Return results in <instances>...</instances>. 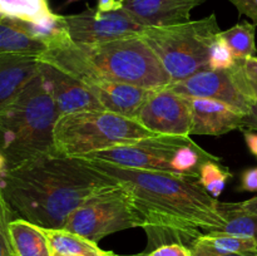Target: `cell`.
I'll return each mask as SVG.
<instances>
[{"label": "cell", "instance_id": "obj_1", "mask_svg": "<svg viewBox=\"0 0 257 256\" xmlns=\"http://www.w3.org/2000/svg\"><path fill=\"white\" fill-rule=\"evenodd\" d=\"M84 160L130 191L148 238L145 252L171 242L191 247L200 236L225 227L226 218L218 208L220 201L206 192L198 178Z\"/></svg>", "mask_w": 257, "mask_h": 256}, {"label": "cell", "instance_id": "obj_2", "mask_svg": "<svg viewBox=\"0 0 257 256\" xmlns=\"http://www.w3.org/2000/svg\"><path fill=\"white\" fill-rule=\"evenodd\" d=\"M0 185L23 218L44 228H63L87 198L119 182L84 158L50 155L8 170Z\"/></svg>", "mask_w": 257, "mask_h": 256}, {"label": "cell", "instance_id": "obj_3", "mask_svg": "<svg viewBox=\"0 0 257 256\" xmlns=\"http://www.w3.org/2000/svg\"><path fill=\"white\" fill-rule=\"evenodd\" d=\"M77 79L102 78L148 89L172 83L161 60L140 35L99 44H77L72 39L50 45L39 58Z\"/></svg>", "mask_w": 257, "mask_h": 256}, {"label": "cell", "instance_id": "obj_4", "mask_svg": "<svg viewBox=\"0 0 257 256\" xmlns=\"http://www.w3.org/2000/svg\"><path fill=\"white\" fill-rule=\"evenodd\" d=\"M59 112L38 73L23 92L0 110V153L7 171L57 155L54 127Z\"/></svg>", "mask_w": 257, "mask_h": 256}, {"label": "cell", "instance_id": "obj_5", "mask_svg": "<svg viewBox=\"0 0 257 256\" xmlns=\"http://www.w3.org/2000/svg\"><path fill=\"white\" fill-rule=\"evenodd\" d=\"M155 136L132 118L108 110H82L58 118L54 148L57 155L83 157Z\"/></svg>", "mask_w": 257, "mask_h": 256}, {"label": "cell", "instance_id": "obj_6", "mask_svg": "<svg viewBox=\"0 0 257 256\" xmlns=\"http://www.w3.org/2000/svg\"><path fill=\"white\" fill-rule=\"evenodd\" d=\"M222 30L215 14L166 27H147L140 35L155 52L172 83L208 69L210 47Z\"/></svg>", "mask_w": 257, "mask_h": 256}, {"label": "cell", "instance_id": "obj_7", "mask_svg": "<svg viewBox=\"0 0 257 256\" xmlns=\"http://www.w3.org/2000/svg\"><path fill=\"white\" fill-rule=\"evenodd\" d=\"M143 227L130 191L122 183L90 196L69 215L64 230L98 242L110 233Z\"/></svg>", "mask_w": 257, "mask_h": 256}, {"label": "cell", "instance_id": "obj_8", "mask_svg": "<svg viewBox=\"0 0 257 256\" xmlns=\"http://www.w3.org/2000/svg\"><path fill=\"white\" fill-rule=\"evenodd\" d=\"M245 60H236L227 69H206L182 82L171 83L173 90L190 98H210L248 114L256 104L245 73Z\"/></svg>", "mask_w": 257, "mask_h": 256}, {"label": "cell", "instance_id": "obj_9", "mask_svg": "<svg viewBox=\"0 0 257 256\" xmlns=\"http://www.w3.org/2000/svg\"><path fill=\"white\" fill-rule=\"evenodd\" d=\"M190 136L158 135L131 145L117 146L100 152L89 153L82 158L102 161L131 170L176 173L175 158L178 151L192 143Z\"/></svg>", "mask_w": 257, "mask_h": 256}, {"label": "cell", "instance_id": "obj_10", "mask_svg": "<svg viewBox=\"0 0 257 256\" xmlns=\"http://www.w3.org/2000/svg\"><path fill=\"white\" fill-rule=\"evenodd\" d=\"M63 22L70 39L84 45L141 35L147 28L123 8L112 12L87 9L79 14L63 15Z\"/></svg>", "mask_w": 257, "mask_h": 256}, {"label": "cell", "instance_id": "obj_11", "mask_svg": "<svg viewBox=\"0 0 257 256\" xmlns=\"http://www.w3.org/2000/svg\"><path fill=\"white\" fill-rule=\"evenodd\" d=\"M137 122L155 135L191 136V98L170 85L153 92L141 108Z\"/></svg>", "mask_w": 257, "mask_h": 256}, {"label": "cell", "instance_id": "obj_12", "mask_svg": "<svg viewBox=\"0 0 257 256\" xmlns=\"http://www.w3.org/2000/svg\"><path fill=\"white\" fill-rule=\"evenodd\" d=\"M39 74L59 115L82 110H103L84 83L64 70L39 59Z\"/></svg>", "mask_w": 257, "mask_h": 256}, {"label": "cell", "instance_id": "obj_13", "mask_svg": "<svg viewBox=\"0 0 257 256\" xmlns=\"http://www.w3.org/2000/svg\"><path fill=\"white\" fill-rule=\"evenodd\" d=\"M80 82L84 83L85 87L97 98L103 110L132 119H137L141 108L156 90L95 77L83 78Z\"/></svg>", "mask_w": 257, "mask_h": 256}, {"label": "cell", "instance_id": "obj_14", "mask_svg": "<svg viewBox=\"0 0 257 256\" xmlns=\"http://www.w3.org/2000/svg\"><path fill=\"white\" fill-rule=\"evenodd\" d=\"M122 8L145 27L190 22L191 12L206 0H120Z\"/></svg>", "mask_w": 257, "mask_h": 256}, {"label": "cell", "instance_id": "obj_15", "mask_svg": "<svg viewBox=\"0 0 257 256\" xmlns=\"http://www.w3.org/2000/svg\"><path fill=\"white\" fill-rule=\"evenodd\" d=\"M191 136H221L243 130L245 114L230 105L210 98H191Z\"/></svg>", "mask_w": 257, "mask_h": 256}, {"label": "cell", "instance_id": "obj_16", "mask_svg": "<svg viewBox=\"0 0 257 256\" xmlns=\"http://www.w3.org/2000/svg\"><path fill=\"white\" fill-rule=\"evenodd\" d=\"M39 73V58L10 57L0 59V110L15 99Z\"/></svg>", "mask_w": 257, "mask_h": 256}, {"label": "cell", "instance_id": "obj_17", "mask_svg": "<svg viewBox=\"0 0 257 256\" xmlns=\"http://www.w3.org/2000/svg\"><path fill=\"white\" fill-rule=\"evenodd\" d=\"M48 45L32 34L20 20L0 18V59L10 57L40 58Z\"/></svg>", "mask_w": 257, "mask_h": 256}, {"label": "cell", "instance_id": "obj_18", "mask_svg": "<svg viewBox=\"0 0 257 256\" xmlns=\"http://www.w3.org/2000/svg\"><path fill=\"white\" fill-rule=\"evenodd\" d=\"M10 240L15 256H53L44 227L25 218H15L9 223Z\"/></svg>", "mask_w": 257, "mask_h": 256}, {"label": "cell", "instance_id": "obj_19", "mask_svg": "<svg viewBox=\"0 0 257 256\" xmlns=\"http://www.w3.org/2000/svg\"><path fill=\"white\" fill-rule=\"evenodd\" d=\"M257 240L228 233L210 232L200 236L191 245L193 256H222L237 252H256Z\"/></svg>", "mask_w": 257, "mask_h": 256}, {"label": "cell", "instance_id": "obj_20", "mask_svg": "<svg viewBox=\"0 0 257 256\" xmlns=\"http://www.w3.org/2000/svg\"><path fill=\"white\" fill-rule=\"evenodd\" d=\"M53 253L65 256H115L112 251H105L97 242L64 228H44Z\"/></svg>", "mask_w": 257, "mask_h": 256}, {"label": "cell", "instance_id": "obj_21", "mask_svg": "<svg viewBox=\"0 0 257 256\" xmlns=\"http://www.w3.org/2000/svg\"><path fill=\"white\" fill-rule=\"evenodd\" d=\"M0 18L47 25L55 22L59 15L52 12L48 0H0Z\"/></svg>", "mask_w": 257, "mask_h": 256}, {"label": "cell", "instance_id": "obj_22", "mask_svg": "<svg viewBox=\"0 0 257 256\" xmlns=\"http://www.w3.org/2000/svg\"><path fill=\"white\" fill-rule=\"evenodd\" d=\"M256 25L248 22H240L230 29L221 32L220 37L227 43L236 60H246L255 57Z\"/></svg>", "mask_w": 257, "mask_h": 256}, {"label": "cell", "instance_id": "obj_23", "mask_svg": "<svg viewBox=\"0 0 257 256\" xmlns=\"http://www.w3.org/2000/svg\"><path fill=\"white\" fill-rule=\"evenodd\" d=\"M232 177L227 167L220 165L218 161H206L201 165L198 181L208 195L213 198L220 197L226 187V183Z\"/></svg>", "mask_w": 257, "mask_h": 256}, {"label": "cell", "instance_id": "obj_24", "mask_svg": "<svg viewBox=\"0 0 257 256\" xmlns=\"http://www.w3.org/2000/svg\"><path fill=\"white\" fill-rule=\"evenodd\" d=\"M226 225L220 232L257 240V213L222 212Z\"/></svg>", "mask_w": 257, "mask_h": 256}, {"label": "cell", "instance_id": "obj_25", "mask_svg": "<svg viewBox=\"0 0 257 256\" xmlns=\"http://www.w3.org/2000/svg\"><path fill=\"white\" fill-rule=\"evenodd\" d=\"M235 64L236 59L233 58L232 52L228 48L227 43L222 38L218 37L210 47V52H208V69H227V68L233 67Z\"/></svg>", "mask_w": 257, "mask_h": 256}, {"label": "cell", "instance_id": "obj_26", "mask_svg": "<svg viewBox=\"0 0 257 256\" xmlns=\"http://www.w3.org/2000/svg\"><path fill=\"white\" fill-rule=\"evenodd\" d=\"M10 205L8 203L2 185H0V256H15L13 250L12 240H10Z\"/></svg>", "mask_w": 257, "mask_h": 256}, {"label": "cell", "instance_id": "obj_27", "mask_svg": "<svg viewBox=\"0 0 257 256\" xmlns=\"http://www.w3.org/2000/svg\"><path fill=\"white\" fill-rule=\"evenodd\" d=\"M145 253L147 256H193L190 246L180 242L163 243V245L157 246L156 248Z\"/></svg>", "mask_w": 257, "mask_h": 256}, {"label": "cell", "instance_id": "obj_28", "mask_svg": "<svg viewBox=\"0 0 257 256\" xmlns=\"http://www.w3.org/2000/svg\"><path fill=\"white\" fill-rule=\"evenodd\" d=\"M221 212H243L257 213V196L242 202H218Z\"/></svg>", "mask_w": 257, "mask_h": 256}, {"label": "cell", "instance_id": "obj_29", "mask_svg": "<svg viewBox=\"0 0 257 256\" xmlns=\"http://www.w3.org/2000/svg\"><path fill=\"white\" fill-rule=\"evenodd\" d=\"M240 14L246 15L257 25V0H230Z\"/></svg>", "mask_w": 257, "mask_h": 256}, {"label": "cell", "instance_id": "obj_30", "mask_svg": "<svg viewBox=\"0 0 257 256\" xmlns=\"http://www.w3.org/2000/svg\"><path fill=\"white\" fill-rule=\"evenodd\" d=\"M245 65V73L247 77L248 84H250L251 90H252L253 95L257 103V57H251L245 60L243 63Z\"/></svg>", "mask_w": 257, "mask_h": 256}, {"label": "cell", "instance_id": "obj_31", "mask_svg": "<svg viewBox=\"0 0 257 256\" xmlns=\"http://www.w3.org/2000/svg\"><path fill=\"white\" fill-rule=\"evenodd\" d=\"M240 190L246 192H257V167L243 171L241 176Z\"/></svg>", "mask_w": 257, "mask_h": 256}, {"label": "cell", "instance_id": "obj_32", "mask_svg": "<svg viewBox=\"0 0 257 256\" xmlns=\"http://www.w3.org/2000/svg\"><path fill=\"white\" fill-rule=\"evenodd\" d=\"M79 0H68V4L72 3H77ZM122 8V2L120 0H98V5L95 9L99 12H112V10H117Z\"/></svg>", "mask_w": 257, "mask_h": 256}, {"label": "cell", "instance_id": "obj_33", "mask_svg": "<svg viewBox=\"0 0 257 256\" xmlns=\"http://www.w3.org/2000/svg\"><path fill=\"white\" fill-rule=\"evenodd\" d=\"M243 128H247L248 131L257 130V103L253 105L251 112L243 118Z\"/></svg>", "mask_w": 257, "mask_h": 256}, {"label": "cell", "instance_id": "obj_34", "mask_svg": "<svg viewBox=\"0 0 257 256\" xmlns=\"http://www.w3.org/2000/svg\"><path fill=\"white\" fill-rule=\"evenodd\" d=\"M243 137H245V142L247 145L250 152L255 157H257V133L251 132V131H245L243 132Z\"/></svg>", "mask_w": 257, "mask_h": 256}, {"label": "cell", "instance_id": "obj_35", "mask_svg": "<svg viewBox=\"0 0 257 256\" xmlns=\"http://www.w3.org/2000/svg\"><path fill=\"white\" fill-rule=\"evenodd\" d=\"M7 172V161H5L4 156L0 153V177Z\"/></svg>", "mask_w": 257, "mask_h": 256}, {"label": "cell", "instance_id": "obj_36", "mask_svg": "<svg viewBox=\"0 0 257 256\" xmlns=\"http://www.w3.org/2000/svg\"><path fill=\"white\" fill-rule=\"evenodd\" d=\"M222 256H257L256 252H237V253H228V255Z\"/></svg>", "mask_w": 257, "mask_h": 256}, {"label": "cell", "instance_id": "obj_37", "mask_svg": "<svg viewBox=\"0 0 257 256\" xmlns=\"http://www.w3.org/2000/svg\"><path fill=\"white\" fill-rule=\"evenodd\" d=\"M115 256H147L145 252H141V253H135V255H115Z\"/></svg>", "mask_w": 257, "mask_h": 256}, {"label": "cell", "instance_id": "obj_38", "mask_svg": "<svg viewBox=\"0 0 257 256\" xmlns=\"http://www.w3.org/2000/svg\"><path fill=\"white\" fill-rule=\"evenodd\" d=\"M53 256H65V255H60V253H53Z\"/></svg>", "mask_w": 257, "mask_h": 256}, {"label": "cell", "instance_id": "obj_39", "mask_svg": "<svg viewBox=\"0 0 257 256\" xmlns=\"http://www.w3.org/2000/svg\"><path fill=\"white\" fill-rule=\"evenodd\" d=\"M256 253H257V247H256Z\"/></svg>", "mask_w": 257, "mask_h": 256}]
</instances>
